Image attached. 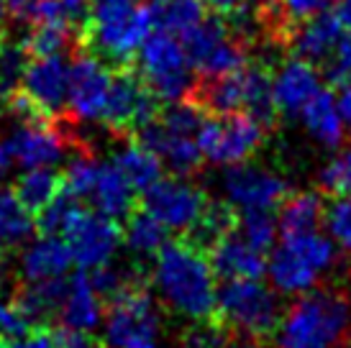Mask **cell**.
I'll use <instances>...</instances> for the list:
<instances>
[{
	"mask_svg": "<svg viewBox=\"0 0 351 348\" xmlns=\"http://www.w3.org/2000/svg\"><path fill=\"white\" fill-rule=\"evenodd\" d=\"M64 190V177L51 166H31L26 174L16 179L13 195L31 215H39L47 205Z\"/></svg>",
	"mask_w": 351,
	"mask_h": 348,
	"instance_id": "cb8c5ba5",
	"label": "cell"
},
{
	"mask_svg": "<svg viewBox=\"0 0 351 348\" xmlns=\"http://www.w3.org/2000/svg\"><path fill=\"white\" fill-rule=\"evenodd\" d=\"M341 36H343L341 21L336 18V13L326 10L321 16H315V18L300 23V26L290 34L287 44L293 47V51L300 59H308L311 64H323Z\"/></svg>",
	"mask_w": 351,
	"mask_h": 348,
	"instance_id": "7402d4cb",
	"label": "cell"
},
{
	"mask_svg": "<svg viewBox=\"0 0 351 348\" xmlns=\"http://www.w3.org/2000/svg\"><path fill=\"white\" fill-rule=\"evenodd\" d=\"M88 200H93L98 213L108 215L113 221H126L128 213L136 208V190L116 164L98 162L95 182H93Z\"/></svg>",
	"mask_w": 351,
	"mask_h": 348,
	"instance_id": "ffe728a7",
	"label": "cell"
},
{
	"mask_svg": "<svg viewBox=\"0 0 351 348\" xmlns=\"http://www.w3.org/2000/svg\"><path fill=\"white\" fill-rule=\"evenodd\" d=\"M113 164L126 174V179L134 184L136 192L149 190L162 177V159L154 151H149L144 144H138L136 138H131L126 141V146L118 149Z\"/></svg>",
	"mask_w": 351,
	"mask_h": 348,
	"instance_id": "484cf974",
	"label": "cell"
},
{
	"mask_svg": "<svg viewBox=\"0 0 351 348\" xmlns=\"http://www.w3.org/2000/svg\"><path fill=\"white\" fill-rule=\"evenodd\" d=\"M215 279L218 277L210 266L208 251L195 246L190 238L165 241L154 253L152 282L159 300L175 315L190 323L203 325L215 318Z\"/></svg>",
	"mask_w": 351,
	"mask_h": 348,
	"instance_id": "6da1fadb",
	"label": "cell"
},
{
	"mask_svg": "<svg viewBox=\"0 0 351 348\" xmlns=\"http://www.w3.org/2000/svg\"><path fill=\"white\" fill-rule=\"evenodd\" d=\"M185 348H249V343L246 340H236L234 343L215 328H197L185 340Z\"/></svg>",
	"mask_w": 351,
	"mask_h": 348,
	"instance_id": "8d00e7d4",
	"label": "cell"
},
{
	"mask_svg": "<svg viewBox=\"0 0 351 348\" xmlns=\"http://www.w3.org/2000/svg\"><path fill=\"white\" fill-rule=\"evenodd\" d=\"M159 103L162 100L149 90L147 82L131 64L113 67L100 121L116 138H134L141 128L156 121L162 110Z\"/></svg>",
	"mask_w": 351,
	"mask_h": 348,
	"instance_id": "ba28073f",
	"label": "cell"
},
{
	"mask_svg": "<svg viewBox=\"0 0 351 348\" xmlns=\"http://www.w3.org/2000/svg\"><path fill=\"white\" fill-rule=\"evenodd\" d=\"M29 328H34L29 323V318L21 312V308L10 300H0V338L3 340H13L23 336Z\"/></svg>",
	"mask_w": 351,
	"mask_h": 348,
	"instance_id": "d590c367",
	"label": "cell"
},
{
	"mask_svg": "<svg viewBox=\"0 0 351 348\" xmlns=\"http://www.w3.org/2000/svg\"><path fill=\"white\" fill-rule=\"evenodd\" d=\"M336 105H339L343 126L351 131V82L349 85H341V92H339V97H336Z\"/></svg>",
	"mask_w": 351,
	"mask_h": 348,
	"instance_id": "b9f144b4",
	"label": "cell"
},
{
	"mask_svg": "<svg viewBox=\"0 0 351 348\" xmlns=\"http://www.w3.org/2000/svg\"><path fill=\"white\" fill-rule=\"evenodd\" d=\"M223 187L236 210H274L285 203L290 187L282 177L254 164H231L223 174Z\"/></svg>",
	"mask_w": 351,
	"mask_h": 348,
	"instance_id": "5bb4252c",
	"label": "cell"
},
{
	"mask_svg": "<svg viewBox=\"0 0 351 348\" xmlns=\"http://www.w3.org/2000/svg\"><path fill=\"white\" fill-rule=\"evenodd\" d=\"M267 126L249 113L205 118L197 131V146L205 162L218 166L241 164L262 146Z\"/></svg>",
	"mask_w": 351,
	"mask_h": 348,
	"instance_id": "9c48e42d",
	"label": "cell"
},
{
	"mask_svg": "<svg viewBox=\"0 0 351 348\" xmlns=\"http://www.w3.org/2000/svg\"><path fill=\"white\" fill-rule=\"evenodd\" d=\"M154 29V0H93L88 21L77 34V49L108 59V67H126Z\"/></svg>",
	"mask_w": 351,
	"mask_h": 348,
	"instance_id": "7a4b0ae2",
	"label": "cell"
},
{
	"mask_svg": "<svg viewBox=\"0 0 351 348\" xmlns=\"http://www.w3.org/2000/svg\"><path fill=\"white\" fill-rule=\"evenodd\" d=\"M8 5H5V0H0V34H5V26H8Z\"/></svg>",
	"mask_w": 351,
	"mask_h": 348,
	"instance_id": "f6af8a7d",
	"label": "cell"
},
{
	"mask_svg": "<svg viewBox=\"0 0 351 348\" xmlns=\"http://www.w3.org/2000/svg\"><path fill=\"white\" fill-rule=\"evenodd\" d=\"M131 67L141 75L147 87L162 103L185 100L195 87L193 64L182 49V41H177V36L169 31H152L136 49Z\"/></svg>",
	"mask_w": 351,
	"mask_h": 348,
	"instance_id": "52a82bcc",
	"label": "cell"
},
{
	"mask_svg": "<svg viewBox=\"0 0 351 348\" xmlns=\"http://www.w3.org/2000/svg\"><path fill=\"white\" fill-rule=\"evenodd\" d=\"M336 5H339V8H336V18L341 21L343 31L351 34V0H339Z\"/></svg>",
	"mask_w": 351,
	"mask_h": 348,
	"instance_id": "7bdbcfd3",
	"label": "cell"
},
{
	"mask_svg": "<svg viewBox=\"0 0 351 348\" xmlns=\"http://www.w3.org/2000/svg\"><path fill=\"white\" fill-rule=\"evenodd\" d=\"M205 8H210L218 16H236L244 8V0H200Z\"/></svg>",
	"mask_w": 351,
	"mask_h": 348,
	"instance_id": "ab89813d",
	"label": "cell"
},
{
	"mask_svg": "<svg viewBox=\"0 0 351 348\" xmlns=\"http://www.w3.org/2000/svg\"><path fill=\"white\" fill-rule=\"evenodd\" d=\"M106 315V302L100 297L95 287L90 284V277L85 269L75 271L67 282V295L59 308V320L64 328L72 330H93L103 323Z\"/></svg>",
	"mask_w": 351,
	"mask_h": 348,
	"instance_id": "d6986e66",
	"label": "cell"
},
{
	"mask_svg": "<svg viewBox=\"0 0 351 348\" xmlns=\"http://www.w3.org/2000/svg\"><path fill=\"white\" fill-rule=\"evenodd\" d=\"M236 233L256 251H272L277 241V221L272 210H241L236 215Z\"/></svg>",
	"mask_w": 351,
	"mask_h": 348,
	"instance_id": "1f68e13d",
	"label": "cell"
},
{
	"mask_svg": "<svg viewBox=\"0 0 351 348\" xmlns=\"http://www.w3.org/2000/svg\"><path fill=\"white\" fill-rule=\"evenodd\" d=\"M323 67V77L328 79L331 85H349L351 82V34L343 31V36L339 44L333 47V51L326 57Z\"/></svg>",
	"mask_w": 351,
	"mask_h": 348,
	"instance_id": "836d02e7",
	"label": "cell"
},
{
	"mask_svg": "<svg viewBox=\"0 0 351 348\" xmlns=\"http://www.w3.org/2000/svg\"><path fill=\"white\" fill-rule=\"evenodd\" d=\"M321 187L339 197H351V149H346L339 159H333L331 164L323 169Z\"/></svg>",
	"mask_w": 351,
	"mask_h": 348,
	"instance_id": "e575fe53",
	"label": "cell"
},
{
	"mask_svg": "<svg viewBox=\"0 0 351 348\" xmlns=\"http://www.w3.org/2000/svg\"><path fill=\"white\" fill-rule=\"evenodd\" d=\"M10 162H13V156H10V151H8V146L0 141V179L8 174V169H10Z\"/></svg>",
	"mask_w": 351,
	"mask_h": 348,
	"instance_id": "ee69618b",
	"label": "cell"
},
{
	"mask_svg": "<svg viewBox=\"0 0 351 348\" xmlns=\"http://www.w3.org/2000/svg\"><path fill=\"white\" fill-rule=\"evenodd\" d=\"M31 62V54L23 39L0 36V113H5L10 97L21 90L26 67Z\"/></svg>",
	"mask_w": 351,
	"mask_h": 348,
	"instance_id": "83f0119b",
	"label": "cell"
},
{
	"mask_svg": "<svg viewBox=\"0 0 351 348\" xmlns=\"http://www.w3.org/2000/svg\"><path fill=\"white\" fill-rule=\"evenodd\" d=\"M21 90L47 116L64 118L67 116V100H69L67 59L62 57V54L31 57L26 75H23V82H21Z\"/></svg>",
	"mask_w": 351,
	"mask_h": 348,
	"instance_id": "9a60e30c",
	"label": "cell"
},
{
	"mask_svg": "<svg viewBox=\"0 0 351 348\" xmlns=\"http://www.w3.org/2000/svg\"><path fill=\"white\" fill-rule=\"evenodd\" d=\"M351 336V302L333 290H311L280 315L272 348H343Z\"/></svg>",
	"mask_w": 351,
	"mask_h": 348,
	"instance_id": "3957f363",
	"label": "cell"
},
{
	"mask_svg": "<svg viewBox=\"0 0 351 348\" xmlns=\"http://www.w3.org/2000/svg\"><path fill=\"white\" fill-rule=\"evenodd\" d=\"M5 5H8V13L13 21H29L36 0H5Z\"/></svg>",
	"mask_w": 351,
	"mask_h": 348,
	"instance_id": "60d3db41",
	"label": "cell"
},
{
	"mask_svg": "<svg viewBox=\"0 0 351 348\" xmlns=\"http://www.w3.org/2000/svg\"><path fill=\"white\" fill-rule=\"evenodd\" d=\"M26 49L31 57H51L62 54L64 49H77V31L64 23H31V31L26 36Z\"/></svg>",
	"mask_w": 351,
	"mask_h": 348,
	"instance_id": "f546056e",
	"label": "cell"
},
{
	"mask_svg": "<svg viewBox=\"0 0 351 348\" xmlns=\"http://www.w3.org/2000/svg\"><path fill=\"white\" fill-rule=\"evenodd\" d=\"M300 118L305 128H308V134L321 146L339 149L343 144L346 126H343L341 113H339V105H336V97H333L331 90L321 87V92L300 110Z\"/></svg>",
	"mask_w": 351,
	"mask_h": 348,
	"instance_id": "603a6c76",
	"label": "cell"
},
{
	"mask_svg": "<svg viewBox=\"0 0 351 348\" xmlns=\"http://www.w3.org/2000/svg\"><path fill=\"white\" fill-rule=\"evenodd\" d=\"M336 261L333 241L318 231L300 236H282V243L274 246L267 261V274L272 287L282 295H305Z\"/></svg>",
	"mask_w": 351,
	"mask_h": 348,
	"instance_id": "8992f818",
	"label": "cell"
},
{
	"mask_svg": "<svg viewBox=\"0 0 351 348\" xmlns=\"http://www.w3.org/2000/svg\"><path fill=\"white\" fill-rule=\"evenodd\" d=\"M280 315L282 308L277 290L264 287L262 279H228L218 287L213 320L239 336V340L262 343L272 338Z\"/></svg>",
	"mask_w": 351,
	"mask_h": 348,
	"instance_id": "277c9868",
	"label": "cell"
},
{
	"mask_svg": "<svg viewBox=\"0 0 351 348\" xmlns=\"http://www.w3.org/2000/svg\"><path fill=\"white\" fill-rule=\"evenodd\" d=\"M10 348H59V333L49 325H34L23 336L10 340Z\"/></svg>",
	"mask_w": 351,
	"mask_h": 348,
	"instance_id": "74e56055",
	"label": "cell"
},
{
	"mask_svg": "<svg viewBox=\"0 0 351 348\" xmlns=\"http://www.w3.org/2000/svg\"><path fill=\"white\" fill-rule=\"evenodd\" d=\"M0 36H3V34H0Z\"/></svg>",
	"mask_w": 351,
	"mask_h": 348,
	"instance_id": "7dc6e473",
	"label": "cell"
},
{
	"mask_svg": "<svg viewBox=\"0 0 351 348\" xmlns=\"http://www.w3.org/2000/svg\"><path fill=\"white\" fill-rule=\"evenodd\" d=\"M323 223L331 233V241L339 243L351 256V197H339L323 213Z\"/></svg>",
	"mask_w": 351,
	"mask_h": 348,
	"instance_id": "d6a6232c",
	"label": "cell"
},
{
	"mask_svg": "<svg viewBox=\"0 0 351 348\" xmlns=\"http://www.w3.org/2000/svg\"><path fill=\"white\" fill-rule=\"evenodd\" d=\"M182 49L200 77H218L246 64L244 41L236 39L221 18H203L182 36Z\"/></svg>",
	"mask_w": 351,
	"mask_h": 348,
	"instance_id": "8fae6325",
	"label": "cell"
},
{
	"mask_svg": "<svg viewBox=\"0 0 351 348\" xmlns=\"http://www.w3.org/2000/svg\"><path fill=\"white\" fill-rule=\"evenodd\" d=\"M62 238L80 269H95L116 256L123 241V228L113 218L77 205L62 228Z\"/></svg>",
	"mask_w": 351,
	"mask_h": 348,
	"instance_id": "30bf717a",
	"label": "cell"
},
{
	"mask_svg": "<svg viewBox=\"0 0 351 348\" xmlns=\"http://www.w3.org/2000/svg\"><path fill=\"white\" fill-rule=\"evenodd\" d=\"M123 241L136 256H154L167 241V228L147 208H134L123 223Z\"/></svg>",
	"mask_w": 351,
	"mask_h": 348,
	"instance_id": "f1b7e54d",
	"label": "cell"
},
{
	"mask_svg": "<svg viewBox=\"0 0 351 348\" xmlns=\"http://www.w3.org/2000/svg\"><path fill=\"white\" fill-rule=\"evenodd\" d=\"M326 205L318 192H298L287 195L280 205V218H277V231L282 236H300L313 233L321 228Z\"/></svg>",
	"mask_w": 351,
	"mask_h": 348,
	"instance_id": "d4e9b609",
	"label": "cell"
},
{
	"mask_svg": "<svg viewBox=\"0 0 351 348\" xmlns=\"http://www.w3.org/2000/svg\"><path fill=\"white\" fill-rule=\"evenodd\" d=\"M321 92V72L308 59H287L272 77L274 108L282 116H300V110Z\"/></svg>",
	"mask_w": 351,
	"mask_h": 348,
	"instance_id": "2e32d148",
	"label": "cell"
},
{
	"mask_svg": "<svg viewBox=\"0 0 351 348\" xmlns=\"http://www.w3.org/2000/svg\"><path fill=\"white\" fill-rule=\"evenodd\" d=\"M0 348H10V343H8V340H3V338H0Z\"/></svg>",
	"mask_w": 351,
	"mask_h": 348,
	"instance_id": "bcb514c9",
	"label": "cell"
},
{
	"mask_svg": "<svg viewBox=\"0 0 351 348\" xmlns=\"http://www.w3.org/2000/svg\"><path fill=\"white\" fill-rule=\"evenodd\" d=\"M59 348H106L90 330H59Z\"/></svg>",
	"mask_w": 351,
	"mask_h": 348,
	"instance_id": "f35d334b",
	"label": "cell"
},
{
	"mask_svg": "<svg viewBox=\"0 0 351 348\" xmlns=\"http://www.w3.org/2000/svg\"><path fill=\"white\" fill-rule=\"evenodd\" d=\"M156 29L182 36L195 23L205 18V5L200 0H154Z\"/></svg>",
	"mask_w": 351,
	"mask_h": 348,
	"instance_id": "4dcf8cb0",
	"label": "cell"
},
{
	"mask_svg": "<svg viewBox=\"0 0 351 348\" xmlns=\"http://www.w3.org/2000/svg\"><path fill=\"white\" fill-rule=\"evenodd\" d=\"M106 348H162V312L147 277H134L106 302Z\"/></svg>",
	"mask_w": 351,
	"mask_h": 348,
	"instance_id": "5b68a950",
	"label": "cell"
},
{
	"mask_svg": "<svg viewBox=\"0 0 351 348\" xmlns=\"http://www.w3.org/2000/svg\"><path fill=\"white\" fill-rule=\"evenodd\" d=\"M208 197L180 177H159L149 190H144V208L165 225L167 231L187 233L203 215Z\"/></svg>",
	"mask_w": 351,
	"mask_h": 348,
	"instance_id": "7c38bea8",
	"label": "cell"
},
{
	"mask_svg": "<svg viewBox=\"0 0 351 348\" xmlns=\"http://www.w3.org/2000/svg\"><path fill=\"white\" fill-rule=\"evenodd\" d=\"M134 138H136L138 144L147 146L149 151H154L180 177L197 172V166L203 162V154H200V146H197L195 136L175 134V131H169L167 126H162L159 121H152Z\"/></svg>",
	"mask_w": 351,
	"mask_h": 348,
	"instance_id": "ac0fdd59",
	"label": "cell"
},
{
	"mask_svg": "<svg viewBox=\"0 0 351 348\" xmlns=\"http://www.w3.org/2000/svg\"><path fill=\"white\" fill-rule=\"evenodd\" d=\"M208 259L213 266L218 279H262L267 274V253L256 251L254 246L236 233L221 236L218 241L208 249Z\"/></svg>",
	"mask_w": 351,
	"mask_h": 348,
	"instance_id": "e0dca14e",
	"label": "cell"
},
{
	"mask_svg": "<svg viewBox=\"0 0 351 348\" xmlns=\"http://www.w3.org/2000/svg\"><path fill=\"white\" fill-rule=\"evenodd\" d=\"M72 253L62 236H39L21 253V282H44L67 277Z\"/></svg>",
	"mask_w": 351,
	"mask_h": 348,
	"instance_id": "44dd1931",
	"label": "cell"
},
{
	"mask_svg": "<svg viewBox=\"0 0 351 348\" xmlns=\"http://www.w3.org/2000/svg\"><path fill=\"white\" fill-rule=\"evenodd\" d=\"M36 231L34 215L19 203L13 190H0V253L19 249Z\"/></svg>",
	"mask_w": 351,
	"mask_h": 348,
	"instance_id": "4316f807",
	"label": "cell"
},
{
	"mask_svg": "<svg viewBox=\"0 0 351 348\" xmlns=\"http://www.w3.org/2000/svg\"><path fill=\"white\" fill-rule=\"evenodd\" d=\"M110 72L98 57H93L82 49L72 51L69 64V100L67 116L72 121H100L103 105H106L108 87H110Z\"/></svg>",
	"mask_w": 351,
	"mask_h": 348,
	"instance_id": "4fadbf2b",
	"label": "cell"
}]
</instances>
